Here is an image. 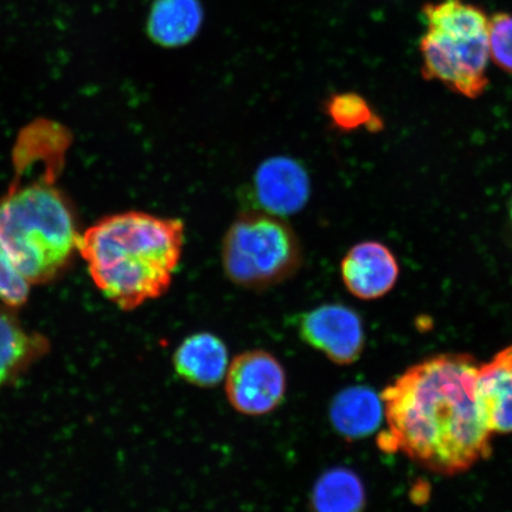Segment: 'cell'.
<instances>
[{
	"label": "cell",
	"mask_w": 512,
	"mask_h": 512,
	"mask_svg": "<svg viewBox=\"0 0 512 512\" xmlns=\"http://www.w3.org/2000/svg\"><path fill=\"white\" fill-rule=\"evenodd\" d=\"M479 364L470 355L428 358L383 390L379 447L401 452L438 475H459L491 452L492 432L477 396Z\"/></svg>",
	"instance_id": "1"
},
{
	"label": "cell",
	"mask_w": 512,
	"mask_h": 512,
	"mask_svg": "<svg viewBox=\"0 0 512 512\" xmlns=\"http://www.w3.org/2000/svg\"><path fill=\"white\" fill-rule=\"evenodd\" d=\"M70 134L38 120L19 133L15 175L0 198V241L31 285L48 283L68 265L80 234L67 196L59 187Z\"/></svg>",
	"instance_id": "2"
},
{
	"label": "cell",
	"mask_w": 512,
	"mask_h": 512,
	"mask_svg": "<svg viewBox=\"0 0 512 512\" xmlns=\"http://www.w3.org/2000/svg\"><path fill=\"white\" fill-rule=\"evenodd\" d=\"M184 243L182 220L126 211L89 227L78 251L101 293L132 311L169 291Z\"/></svg>",
	"instance_id": "3"
},
{
	"label": "cell",
	"mask_w": 512,
	"mask_h": 512,
	"mask_svg": "<svg viewBox=\"0 0 512 512\" xmlns=\"http://www.w3.org/2000/svg\"><path fill=\"white\" fill-rule=\"evenodd\" d=\"M427 30L420 43L422 75L466 98L477 99L489 85L490 19L463 0H441L422 9Z\"/></svg>",
	"instance_id": "4"
},
{
	"label": "cell",
	"mask_w": 512,
	"mask_h": 512,
	"mask_svg": "<svg viewBox=\"0 0 512 512\" xmlns=\"http://www.w3.org/2000/svg\"><path fill=\"white\" fill-rule=\"evenodd\" d=\"M224 273L236 286L266 290L293 277L302 266V246L283 217L248 210L222 241Z\"/></svg>",
	"instance_id": "5"
},
{
	"label": "cell",
	"mask_w": 512,
	"mask_h": 512,
	"mask_svg": "<svg viewBox=\"0 0 512 512\" xmlns=\"http://www.w3.org/2000/svg\"><path fill=\"white\" fill-rule=\"evenodd\" d=\"M287 380L278 358L264 350L242 352L229 364L226 395L236 412L247 416L270 414L283 403Z\"/></svg>",
	"instance_id": "6"
},
{
	"label": "cell",
	"mask_w": 512,
	"mask_h": 512,
	"mask_svg": "<svg viewBox=\"0 0 512 512\" xmlns=\"http://www.w3.org/2000/svg\"><path fill=\"white\" fill-rule=\"evenodd\" d=\"M298 332L306 344L338 366L360 360L366 344L362 318L342 304L320 305L305 312L298 320Z\"/></svg>",
	"instance_id": "7"
},
{
	"label": "cell",
	"mask_w": 512,
	"mask_h": 512,
	"mask_svg": "<svg viewBox=\"0 0 512 512\" xmlns=\"http://www.w3.org/2000/svg\"><path fill=\"white\" fill-rule=\"evenodd\" d=\"M310 177L304 166L290 157L265 160L256 170L252 183L254 210L279 217L299 213L309 202Z\"/></svg>",
	"instance_id": "8"
},
{
	"label": "cell",
	"mask_w": 512,
	"mask_h": 512,
	"mask_svg": "<svg viewBox=\"0 0 512 512\" xmlns=\"http://www.w3.org/2000/svg\"><path fill=\"white\" fill-rule=\"evenodd\" d=\"M342 280L352 296L362 300L380 299L398 283L400 266L390 249L377 241L357 243L345 254Z\"/></svg>",
	"instance_id": "9"
},
{
	"label": "cell",
	"mask_w": 512,
	"mask_h": 512,
	"mask_svg": "<svg viewBox=\"0 0 512 512\" xmlns=\"http://www.w3.org/2000/svg\"><path fill=\"white\" fill-rule=\"evenodd\" d=\"M49 350L46 336L25 328L10 307H0V389L22 379Z\"/></svg>",
	"instance_id": "10"
},
{
	"label": "cell",
	"mask_w": 512,
	"mask_h": 512,
	"mask_svg": "<svg viewBox=\"0 0 512 512\" xmlns=\"http://www.w3.org/2000/svg\"><path fill=\"white\" fill-rule=\"evenodd\" d=\"M172 363L183 381L198 388H213L227 375L228 349L211 332H197L178 345Z\"/></svg>",
	"instance_id": "11"
},
{
	"label": "cell",
	"mask_w": 512,
	"mask_h": 512,
	"mask_svg": "<svg viewBox=\"0 0 512 512\" xmlns=\"http://www.w3.org/2000/svg\"><path fill=\"white\" fill-rule=\"evenodd\" d=\"M477 396L490 431L512 433V345L479 364Z\"/></svg>",
	"instance_id": "12"
},
{
	"label": "cell",
	"mask_w": 512,
	"mask_h": 512,
	"mask_svg": "<svg viewBox=\"0 0 512 512\" xmlns=\"http://www.w3.org/2000/svg\"><path fill=\"white\" fill-rule=\"evenodd\" d=\"M204 22L201 0H155L146 19V34L158 47L188 46Z\"/></svg>",
	"instance_id": "13"
},
{
	"label": "cell",
	"mask_w": 512,
	"mask_h": 512,
	"mask_svg": "<svg viewBox=\"0 0 512 512\" xmlns=\"http://www.w3.org/2000/svg\"><path fill=\"white\" fill-rule=\"evenodd\" d=\"M384 418L383 402L373 389L350 387L339 392L330 406V421L344 439L369 437Z\"/></svg>",
	"instance_id": "14"
},
{
	"label": "cell",
	"mask_w": 512,
	"mask_h": 512,
	"mask_svg": "<svg viewBox=\"0 0 512 512\" xmlns=\"http://www.w3.org/2000/svg\"><path fill=\"white\" fill-rule=\"evenodd\" d=\"M366 489L360 477L347 467H334L320 476L310 497L311 512H363Z\"/></svg>",
	"instance_id": "15"
},
{
	"label": "cell",
	"mask_w": 512,
	"mask_h": 512,
	"mask_svg": "<svg viewBox=\"0 0 512 512\" xmlns=\"http://www.w3.org/2000/svg\"><path fill=\"white\" fill-rule=\"evenodd\" d=\"M325 113L331 123L341 131L366 127L370 132H380L384 125L368 101L354 92L331 95L325 102Z\"/></svg>",
	"instance_id": "16"
},
{
	"label": "cell",
	"mask_w": 512,
	"mask_h": 512,
	"mask_svg": "<svg viewBox=\"0 0 512 512\" xmlns=\"http://www.w3.org/2000/svg\"><path fill=\"white\" fill-rule=\"evenodd\" d=\"M30 286L0 241V303L18 309L27 303Z\"/></svg>",
	"instance_id": "17"
},
{
	"label": "cell",
	"mask_w": 512,
	"mask_h": 512,
	"mask_svg": "<svg viewBox=\"0 0 512 512\" xmlns=\"http://www.w3.org/2000/svg\"><path fill=\"white\" fill-rule=\"evenodd\" d=\"M491 60L504 72L512 74V14H497L489 23Z\"/></svg>",
	"instance_id": "18"
},
{
	"label": "cell",
	"mask_w": 512,
	"mask_h": 512,
	"mask_svg": "<svg viewBox=\"0 0 512 512\" xmlns=\"http://www.w3.org/2000/svg\"><path fill=\"white\" fill-rule=\"evenodd\" d=\"M509 220H510L511 228H512V198H511V201L509 203Z\"/></svg>",
	"instance_id": "19"
}]
</instances>
